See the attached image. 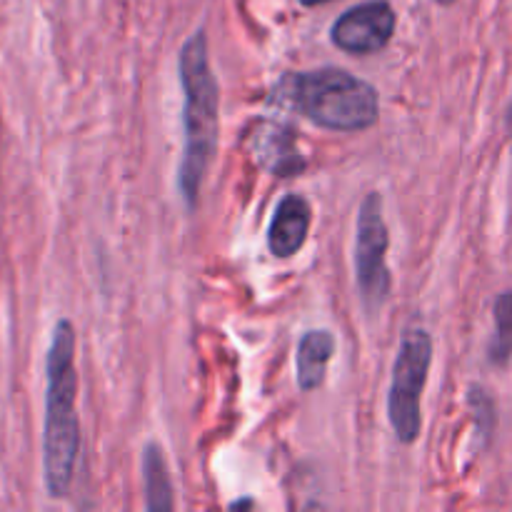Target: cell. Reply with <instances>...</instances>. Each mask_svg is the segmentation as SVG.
Instances as JSON below:
<instances>
[{
    "instance_id": "11",
    "label": "cell",
    "mask_w": 512,
    "mask_h": 512,
    "mask_svg": "<svg viewBox=\"0 0 512 512\" xmlns=\"http://www.w3.org/2000/svg\"><path fill=\"white\" fill-rule=\"evenodd\" d=\"M512 355V290L495 300V338L490 343V360L505 363Z\"/></svg>"
},
{
    "instance_id": "1",
    "label": "cell",
    "mask_w": 512,
    "mask_h": 512,
    "mask_svg": "<svg viewBox=\"0 0 512 512\" xmlns=\"http://www.w3.org/2000/svg\"><path fill=\"white\" fill-rule=\"evenodd\" d=\"M45 435L43 478L53 498L68 495L80 450V423L75 413L78 373H75V330L70 320H58L45 358Z\"/></svg>"
},
{
    "instance_id": "7",
    "label": "cell",
    "mask_w": 512,
    "mask_h": 512,
    "mask_svg": "<svg viewBox=\"0 0 512 512\" xmlns=\"http://www.w3.org/2000/svg\"><path fill=\"white\" fill-rule=\"evenodd\" d=\"M245 148L258 168L278 178H290L305 170V158L295 133L278 120H255L245 135Z\"/></svg>"
},
{
    "instance_id": "4",
    "label": "cell",
    "mask_w": 512,
    "mask_h": 512,
    "mask_svg": "<svg viewBox=\"0 0 512 512\" xmlns=\"http://www.w3.org/2000/svg\"><path fill=\"white\" fill-rule=\"evenodd\" d=\"M430 363H433V338L428 330L410 328L400 340L398 358L393 368V383L388 393V418L395 438L403 445L418 440L423 430L420 400L428 383Z\"/></svg>"
},
{
    "instance_id": "5",
    "label": "cell",
    "mask_w": 512,
    "mask_h": 512,
    "mask_svg": "<svg viewBox=\"0 0 512 512\" xmlns=\"http://www.w3.org/2000/svg\"><path fill=\"white\" fill-rule=\"evenodd\" d=\"M388 225L383 218V198L378 193L365 195L358 210V235H355V280L365 308L378 310L390 293L388 273Z\"/></svg>"
},
{
    "instance_id": "12",
    "label": "cell",
    "mask_w": 512,
    "mask_h": 512,
    "mask_svg": "<svg viewBox=\"0 0 512 512\" xmlns=\"http://www.w3.org/2000/svg\"><path fill=\"white\" fill-rule=\"evenodd\" d=\"M470 405L475 410V420H478V430L483 435H490L495 425V413H493V400L485 395L483 388H473L470 390Z\"/></svg>"
},
{
    "instance_id": "3",
    "label": "cell",
    "mask_w": 512,
    "mask_h": 512,
    "mask_svg": "<svg viewBox=\"0 0 512 512\" xmlns=\"http://www.w3.org/2000/svg\"><path fill=\"white\" fill-rule=\"evenodd\" d=\"M280 95L298 113L325 130L358 133L378 123V90L343 68H318L288 75Z\"/></svg>"
},
{
    "instance_id": "14",
    "label": "cell",
    "mask_w": 512,
    "mask_h": 512,
    "mask_svg": "<svg viewBox=\"0 0 512 512\" xmlns=\"http://www.w3.org/2000/svg\"><path fill=\"white\" fill-rule=\"evenodd\" d=\"M508 133H510V145H512V105L508 110Z\"/></svg>"
},
{
    "instance_id": "15",
    "label": "cell",
    "mask_w": 512,
    "mask_h": 512,
    "mask_svg": "<svg viewBox=\"0 0 512 512\" xmlns=\"http://www.w3.org/2000/svg\"><path fill=\"white\" fill-rule=\"evenodd\" d=\"M440 3H445V5H448V3H453V0H440Z\"/></svg>"
},
{
    "instance_id": "13",
    "label": "cell",
    "mask_w": 512,
    "mask_h": 512,
    "mask_svg": "<svg viewBox=\"0 0 512 512\" xmlns=\"http://www.w3.org/2000/svg\"><path fill=\"white\" fill-rule=\"evenodd\" d=\"M298 3L308 5V8H313V5H323V3H330V0H298Z\"/></svg>"
},
{
    "instance_id": "8",
    "label": "cell",
    "mask_w": 512,
    "mask_h": 512,
    "mask_svg": "<svg viewBox=\"0 0 512 512\" xmlns=\"http://www.w3.org/2000/svg\"><path fill=\"white\" fill-rule=\"evenodd\" d=\"M313 210L298 193L283 195L268 228V248L275 258H293L308 240Z\"/></svg>"
},
{
    "instance_id": "10",
    "label": "cell",
    "mask_w": 512,
    "mask_h": 512,
    "mask_svg": "<svg viewBox=\"0 0 512 512\" xmlns=\"http://www.w3.org/2000/svg\"><path fill=\"white\" fill-rule=\"evenodd\" d=\"M143 480L148 508L158 512L173 510V485H170L168 465H165L163 450L155 443L145 445L143 450Z\"/></svg>"
},
{
    "instance_id": "2",
    "label": "cell",
    "mask_w": 512,
    "mask_h": 512,
    "mask_svg": "<svg viewBox=\"0 0 512 512\" xmlns=\"http://www.w3.org/2000/svg\"><path fill=\"white\" fill-rule=\"evenodd\" d=\"M180 85H183V160L178 168L180 195L193 208L198 203L205 173L213 163L218 148V83L210 70L208 38L203 30H195L178 58Z\"/></svg>"
},
{
    "instance_id": "9",
    "label": "cell",
    "mask_w": 512,
    "mask_h": 512,
    "mask_svg": "<svg viewBox=\"0 0 512 512\" xmlns=\"http://www.w3.org/2000/svg\"><path fill=\"white\" fill-rule=\"evenodd\" d=\"M333 353L335 338L330 330H308L300 338L298 355H295V370H298V385L303 393L318 390L323 385Z\"/></svg>"
},
{
    "instance_id": "6",
    "label": "cell",
    "mask_w": 512,
    "mask_h": 512,
    "mask_svg": "<svg viewBox=\"0 0 512 512\" xmlns=\"http://www.w3.org/2000/svg\"><path fill=\"white\" fill-rule=\"evenodd\" d=\"M395 33V10L388 0H368L345 10L333 23L330 38L350 55H370L390 43Z\"/></svg>"
}]
</instances>
